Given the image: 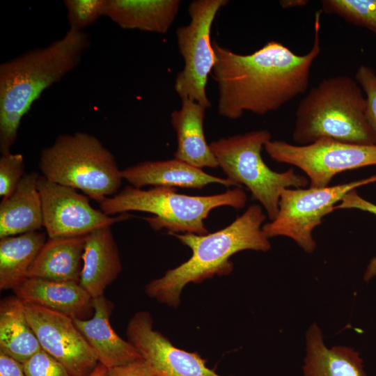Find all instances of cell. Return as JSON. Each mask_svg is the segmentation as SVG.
<instances>
[{
  "mask_svg": "<svg viewBox=\"0 0 376 376\" xmlns=\"http://www.w3.org/2000/svg\"><path fill=\"white\" fill-rule=\"evenodd\" d=\"M320 10L315 14L311 49L298 55L270 40L250 54H240L212 41L218 86V113L229 119L244 112L264 115L279 109L307 89L311 68L321 52Z\"/></svg>",
  "mask_w": 376,
  "mask_h": 376,
  "instance_id": "obj_1",
  "label": "cell"
},
{
  "mask_svg": "<svg viewBox=\"0 0 376 376\" xmlns=\"http://www.w3.org/2000/svg\"><path fill=\"white\" fill-rule=\"evenodd\" d=\"M265 219L262 207L253 204L231 224L214 233H171L188 246L192 254L185 262L148 283L145 286L146 295L176 308L187 284L229 274L233 269L230 258L234 254L244 250L269 251L271 244L263 230Z\"/></svg>",
  "mask_w": 376,
  "mask_h": 376,
  "instance_id": "obj_2",
  "label": "cell"
},
{
  "mask_svg": "<svg viewBox=\"0 0 376 376\" xmlns=\"http://www.w3.org/2000/svg\"><path fill=\"white\" fill-rule=\"evenodd\" d=\"M89 35L72 29L45 47L29 50L0 65V152L17 137L22 117L42 93L80 63Z\"/></svg>",
  "mask_w": 376,
  "mask_h": 376,
  "instance_id": "obj_3",
  "label": "cell"
},
{
  "mask_svg": "<svg viewBox=\"0 0 376 376\" xmlns=\"http://www.w3.org/2000/svg\"><path fill=\"white\" fill-rule=\"evenodd\" d=\"M292 138L299 146L322 138L376 144L366 116V97L356 79L338 75L313 87L297 107Z\"/></svg>",
  "mask_w": 376,
  "mask_h": 376,
  "instance_id": "obj_4",
  "label": "cell"
},
{
  "mask_svg": "<svg viewBox=\"0 0 376 376\" xmlns=\"http://www.w3.org/2000/svg\"><path fill=\"white\" fill-rule=\"evenodd\" d=\"M246 201V194L240 187L208 196H189L178 194L173 187H153L145 190L130 185L100 205L109 216L128 211L150 213L153 216L145 219L155 230L165 228L169 234L205 235L208 232L204 220L212 210L221 206L241 209Z\"/></svg>",
  "mask_w": 376,
  "mask_h": 376,
  "instance_id": "obj_5",
  "label": "cell"
},
{
  "mask_svg": "<svg viewBox=\"0 0 376 376\" xmlns=\"http://www.w3.org/2000/svg\"><path fill=\"white\" fill-rule=\"evenodd\" d=\"M38 166L48 180L80 190L99 204L116 194L123 180L113 153L83 132L57 136L42 150Z\"/></svg>",
  "mask_w": 376,
  "mask_h": 376,
  "instance_id": "obj_6",
  "label": "cell"
},
{
  "mask_svg": "<svg viewBox=\"0 0 376 376\" xmlns=\"http://www.w3.org/2000/svg\"><path fill=\"white\" fill-rule=\"evenodd\" d=\"M271 138L268 130H258L222 137L210 146L227 179L240 187L244 185L272 221L279 212L281 192L290 187L305 188L309 180L292 168L284 172L269 168L261 152Z\"/></svg>",
  "mask_w": 376,
  "mask_h": 376,
  "instance_id": "obj_7",
  "label": "cell"
},
{
  "mask_svg": "<svg viewBox=\"0 0 376 376\" xmlns=\"http://www.w3.org/2000/svg\"><path fill=\"white\" fill-rule=\"evenodd\" d=\"M375 182L376 175L334 186L285 189L280 196L276 217L265 224L263 230L269 239L289 237L311 253L316 247L313 231L322 218L334 211L336 204L350 191Z\"/></svg>",
  "mask_w": 376,
  "mask_h": 376,
  "instance_id": "obj_8",
  "label": "cell"
},
{
  "mask_svg": "<svg viewBox=\"0 0 376 376\" xmlns=\"http://www.w3.org/2000/svg\"><path fill=\"white\" fill-rule=\"evenodd\" d=\"M228 3V0L193 1L188 7L190 23L179 26L175 32L185 66L175 77V91L181 100H194L206 109L211 107L206 85L215 63L211 28L217 13Z\"/></svg>",
  "mask_w": 376,
  "mask_h": 376,
  "instance_id": "obj_9",
  "label": "cell"
},
{
  "mask_svg": "<svg viewBox=\"0 0 376 376\" xmlns=\"http://www.w3.org/2000/svg\"><path fill=\"white\" fill-rule=\"evenodd\" d=\"M264 148L274 161L303 171L311 187H327L338 173L376 165V144H355L322 138L299 146L271 139Z\"/></svg>",
  "mask_w": 376,
  "mask_h": 376,
  "instance_id": "obj_10",
  "label": "cell"
},
{
  "mask_svg": "<svg viewBox=\"0 0 376 376\" xmlns=\"http://www.w3.org/2000/svg\"><path fill=\"white\" fill-rule=\"evenodd\" d=\"M43 227L48 237L84 236L130 218L129 214L109 216L90 204L88 197L77 189L61 185L40 175Z\"/></svg>",
  "mask_w": 376,
  "mask_h": 376,
  "instance_id": "obj_11",
  "label": "cell"
},
{
  "mask_svg": "<svg viewBox=\"0 0 376 376\" xmlns=\"http://www.w3.org/2000/svg\"><path fill=\"white\" fill-rule=\"evenodd\" d=\"M24 305L42 350L60 362L71 376H88L99 361L73 319L31 303Z\"/></svg>",
  "mask_w": 376,
  "mask_h": 376,
  "instance_id": "obj_12",
  "label": "cell"
},
{
  "mask_svg": "<svg viewBox=\"0 0 376 376\" xmlns=\"http://www.w3.org/2000/svg\"><path fill=\"white\" fill-rule=\"evenodd\" d=\"M126 335L156 376H224L207 367L197 353L175 347L155 330L152 318L147 311L134 313L127 324Z\"/></svg>",
  "mask_w": 376,
  "mask_h": 376,
  "instance_id": "obj_13",
  "label": "cell"
},
{
  "mask_svg": "<svg viewBox=\"0 0 376 376\" xmlns=\"http://www.w3.org/2000/svg\"><path fill=\"white\" fill-rule=\"evenodd\" d=\"M90 319H73L75 324L107 369L143 359L137 350L120 337L110 323L113 304L104 296L93 299Z\"/></svg>",
  "mask_w": 376,
  "mask_h": 376,
  "instance_id": "obj_14",
  "label": "cell"
},
{
  "mask_svg": "<svg viewBox=\"0 0 376 376\" xmlns=\"http://www.w3.org/2000/svg\"><path fill=\"white\" fill-rule=\"evenodd\" d=\"M121 174L131 186L140 189L148 185L202 189L214 183L227 187H241L227 178L210 175L175 158L141 162L122 169Z\"/></svg>",
  "mask_w": 376,
  "mask_h": 376,
  "instance_id": "obj_15",
  "label": "cell"
},
{
  "mask_svg": "<svg viewBox=\"0 0 376 376\" xmlns=\"http://www.w3.org/2000/svg\"><path fill=\"white\" fill-rule=\"evenodd\" d=\"M79 284L93 299L104 290L120 274L122 263L111 226L86 235Z\"/></svg>",
  "mask_w": 376,
  "mask_h": 376,
  "instance_id": "obj_16",
  "label": "cell"
},
{
  "mask_svg": "<svg viewBox=\"0 0 376 376\" xmlns=\"http://www.w3.org/2000/svg\"><path fill=\"white\" fill-rule=\"evenodd\" d=\"M13 291L24 302L50 309L72 319H84V315L93 308V298L77 282L27 278Z\"/></svg>",
  "mask_w": 376,
  "mask_h": 376,
  "instance_id": "obj_17",
  "label": "cell"
},
{
  "mask_svg": "<svg viewBox=\"0 0 376 376\" xmlns=\"http://www.w3.org/2000/svg\"><path fill=\"white\" fill-rule=\"evenodd\" d=\"M205 109L198 102L185 99L180 109L171 114L178 142L174 158L201 169L219 166L204 134Z\"/></svg>",
  "mask_w": 376,
  "mask_h": 376,
  "instance_id": "obj_18",
  "label": "cell"
},
{
  "mask_svg": "<svg viewBox=\"0 0 376 376\" xmlns=\"http://www.w3.org/2000/svg\"><path fill=\"white\" fill-rule=\"evenodd\" d=\"M39 174L26 173L13 193L0 203V239L39 230L43 227L38 188Z\"/></svg>",
  "mask_w": 376,
  "mask_h": 376,
  "instance_id": "obj_19",
  "label": "cell"
},
{
  "mask_svg": "<svg viewBox=\"0 0 376 376\" xmlns=\"http://www.w3.org/2000/svg\"><path fill=\"white\" fill-rule=\"evenodd\" d=\"M306 345L304 376H367L359 352L343 345L327 347L315 323L306 332Z\"/></svg>",
  "mask_w": 376,
  "mask_h": 376,
  "instance_id": "obj_20",
  "label": "cell"
},
{
  "mask_svg": "<svg viewBox=\"0 0 376 376\" xmlns=\"http://www.w3.org/2000/svg\"><path fill=\"white\" fill-rule=\"evenodd\" d=\"M179 0H107L104 16L124 29L166 33L173 23Z\"/></svg>",
  "mask_w": 376,
  "mask_h": 376,
  "instance_id": "obj_21",
  "label": "cell"
},
{
  "mask_svg": "<svg viewBox=\"0 0 376 376\" xmlns=\"http://www.w3.org/2000/svg\"><path fill=\"white\" fill-rule=\"evenodd\" d=\"M86 235L47 237L28 278L79 283Z\"/></svg>",
  "mask_w": 376,
  "mask_h": 376,
  "instance_id": "obj_22",
  "label": "cell"
},
{
  "mask_svg": "<svg viewBox=\"0 0 376 376\" xmlns=\"http://www.w3.org/2000/svg\"><path fill=\"white\" fill-rule=\"evenodd\" d=\"M42 350L31 327L24 301L16 295L0 301V353L21 364Z\"/></svg>",
  "mask_w": 376,
  "mask_h": 376,
  "instance_id": "obj_23",
  "label": "cell"
},
{
  "mask_svg": "<svg viewBox=\"0 0 376 376\" xmlns=\"http://www.w3.org/2000/svg\"><path fill=\"white\" fill-rule=\"evenodd\" d=\"M38 230L0 239V289L13 290L28 278L29 271L47 241Z\"/></svg>",
  "mask_w": 376,
  "mask_h": 376,
  "instance_id": "obj_24",
  "label": "cell"
},
{
  "mask_svg": "<svg viewBox=\"0 0 376 376\" xmlns=\"http://www.w3.org/2000/svg\"><path fill=\"white\" fill-rule=\"evenodd\" d=\"M322 10L376 33V0H323Z\"/></svg>",
  "mask_w": 376,
  "mask_h": 376,
  "instance_id": "obj_25",
  "label": "cell"
},
{
  "mask_svg": "<svg viewBox=\"0 0 376 376\" xmlns=\"http://www.w3.org/2000/svg\"><path fill=\"white\" fill-rule=\"evenodd\" d=\"M70 29L82 31L105 15L107 0H65Z\"/></svg>",
  "mask_w": 376,
  "mask_h": 376,
  "instance_id": "obj_26",
  "label": "cell"
},
{
  "mask_svg": "<svg viewBox=\"0 0 376 376\" xmlns=\"http://www.w3.org/2000/svg\"><path fill=\"white\" fill-rule=\"evenodd\" d=\"M24 157L20 153L10 152L0 157V196L10 195L25 175Z\"/></svg>",
  "mask_w": 376,
  "mask_h": 376,
  "instance_id": "obj_27",
  "label": "cell"
},
{
  "mask_svg": "<svg viewBox=\"0 0 376 376\" xmlns=\"http://www.w3.org/2000/svg\"><path fill=\"white\" fill-rule=\"evenodd\" d=\"M355 79L364 93L367 119L376 135V72L371 67L361 64L357 70Z\"/></svg>",
  "mask_w": 376,
  "mask_h": 376,
  "instance_id": "obj_28",
  "label": "cell"
},
{
  "mask_svg": "<svg viewBox=\"0 0 376 376\" xmlns=\"http://www.w3.org/2000/svg\"><path fill=\"white\" fill-rule=\"evenodd\" d=\"M22 365L25 376H71L60 362L42 350Z\"/></svg>",
  "mask_w": 376,
  "mask_h": 376,
  "instance_id": "obj_29",
  "label": "cell"
},
{
  "mask_svg": "<svg viewBox=\"0 0 376 376\" xmlns=\"http://www.w3.org/2000/svg\"><path fill=\"white\" fill-rule=\"evenodd\" d=\"M338 209H357L372 213L376 216V205L360 196L356 189L347 193L340 202L334 207ZM376 276V256L371 259L364 274V280L368 281Z\"/></svg>",
  "mask_w": 376,
  "mask_h": 376,
  "instance_id": "obj_30",
  "label": "cell"
},
{
  "mask_svg": "<svg viewBox=\"0 0 376 376\" xmlns=\"http://www.w3.org/2000/svg\"><path fill=\"white\" fill-rule=\"evenodd\" d=\"M104 376H156L149 364L143 359L107 370Z\"/></svg>",
  "mask_w": 376,
  "mask_h": 376,
  "instance_id": "obj_31",
  "label": "cell"
},
{
  "mask_svg": "<svg viewBox=\"0 0 376 376\" xmlns=\"http://www.w3.org/2000/svg\"><path fill=\"white\" fill-rule=\"evenodd\" d=\"M0 376H25L22 365L0 353Z\"/></svg>",
  "mask_w": 376,
  "mask_h": 376,
  "instance_id": "obj_32",
  "label": "cell"
},
{
  "mask_svg": "<svg viewBox=\"0 0 376 376\" xmlns=\"http://www.w3.org/2000/svg\"><path fill=\"white\" fill-rule=\"evenodd\" d=\"M308 2L306 0H282L279 1V4L282 8L288 9L304 6Z\"/></svg>",
  "mask_w": 376,
  "mask_h": 376,
  "instance_id": "obj_33",
  "label": "cell"
},
{
  "mask_svg": "<svg viewBox=\"0 0 376 376\" xmlns=\"http://www.w3.org/2000/svg\"><path fill=\"white\" fill-rule=\"evenodd\" d=\"M107 368L101 363H99L95 369L88 376H104Z\"/></svg>",
  "mask_w": 376,
  "mask_h": 376,
  "instance_id": "obj_34",
  "label": "cell"
}]
</instances>
